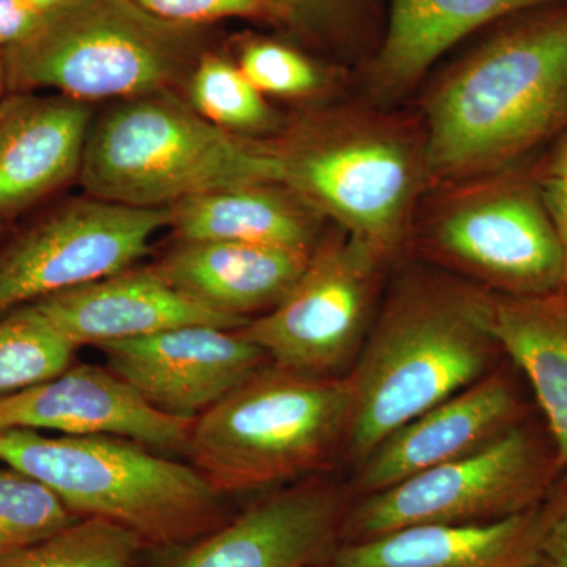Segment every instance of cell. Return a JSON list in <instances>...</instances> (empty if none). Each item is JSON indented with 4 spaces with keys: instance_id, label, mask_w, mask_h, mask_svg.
Listing matches in <instances>:
<instances>
[{
    "instance_id": "6da1fadb",
    "label": "cell",
    "mask_w": 567,
    "mask_h": 567,
    "mask_svg": "<svg viewBox=\"0 0 567 567\" xmlns=\"http://www.w3.org/2000/svg\"><path fill=\"white\" fill-rule=\"evenodd\" d=\"M429 188L518 166L567 130V0L499 21L447 66L420 112Z\"/></svg>"
},
{
    "instance_id": "7a4b0ae2",
    "label": "cell",
    "mask_w": 567,
    "mask_h": 567,
    "mask_svg": "<svg viewBox=\"0 0 567 567\" xmlns=\"http://www.w3.org/2000/svg\"><path fill=\"white\" fill-rule=\"evenodd\" d=\"M498 352L494 293L443 270L399 275L349 374V457L363 464L388 435L491 374Z\"/></svg>"
},
{
    "instance_id": "3957f363",
    "label": "cell",
    "mask_w": 567,
    "mask_h": 567,
    "mask_svg": "<svg viewBox=\"0 0 567 567\" xmlns=\"http://www.w3.org/2000/svg\"><path fill=\"white\" fill-rule=\"evenodd\" d=\"M282 183L390 264L429 189L420 114L361 100L316 107L270 140Z\"/></svg>"
},
{
    "instance_id": "277c9868",
    "label": "cell",
    "mask_w": 567,
    "mask_h": 567,
    "mask_svg": "<svg viewBox=\"0 0 567 567\" xmlns=\"http://www.w3.org/2000/svg\"><path fill=\"white\" fill-rule=\"evenodd\" d=\"M0 462L51 488L78 517L128 529L147 548L186 546L229 520L224 495L196 468L112 435L0 432Z\"/></svg>"
},
{
    "instance_id": "5b68a950",
    "label": "cell",
    "mask_w": 567,
    "mask_h": 567,
    "mask_svg": "<svg viewBox=\"0 0 567 567\" xmlns=\"http://www.w3.org/2000/svg\"><path fill=\"white\" fill-rule=\"evenodd\" d=\"M80 182L96 199L167 208L230 186L282 183V169L270 140L219 128L167 91L93 117Z\"/></svg>"
},
{
    "instance_id": "8992f818",
    "label": "cell",
    "mask_w": 567,
    "mask_h": 567,
    "mask_svg": "<svg viewBox=\"0 0 567 567\" xmlns=\"http://www.w3.org/2000/svg\"><path fill=\"white\" fill-rule=\"evenodd\" d=\"M353 412L349 375L264 365L194 421L186 454L227 494L317 472L346 446Z\"/></svg>"
},
{
    "instance_id": "52a82bcc",
    "label": "cell",
    "mask_w": 567,
    "mask_h": 567,
    "mask_svg": "<svg viewBox=\"0 0 567 567\" xmlns=\"http://www.w3.org/2000/svg\"><path fill=\"white\" fill-rule=\"evenodd\" d=\"M406 246L499 297L558 292L566 279L565 251L539 182L522 164L431 186Z\"/></svg>"
},
{
    "instance_id": "ba28073f",
    "label": "cell",
    "mask_w": 567,
    "mask_h": 567,
    "mask_svg": "<svg viewBox=\"0 0 567 567\" xmlns=\"http://www.w3.org/2000/svg\"><path fill=\"white\" fill-rule=\"evenodd\" d=\"M192 29L133 0H71L3 51L7 92L48 89L92 103L173 91L197 62Z\"/></svg>"
},
{
    "instance_id": "9c48e42d",
    "label": "cell",
    "mask_w": 567,
    "mask_h": 567,
    "mask_svg": "<svg viewBox=\"0 0 567 567\" xmlns=\"http://www.w3.org/2000/svg\"><path fill=\"white\" fill-rule=\"evenodd\" d=\"M561 468L524 423L487 446L361 496L349 506L339 543H358L415 525L487 524L546 505Z\"/></svg>"
},
{
    "instance_id": "30bf717a",
    "label": "cell",
    "mask_w": 567,
    "mask_h": 567,
    "mask_svg": "<svg viewBox=\"0 0 567 567\" xmlns=\"http://www.w3.org/2000/svg\"><path fill=\"white\" fill-rule=\"evenodd\" d=\"M385 265L333 226L281 303L235 331L279 368L339 375L363 346Z\"/></svg>"
},
{
    "instance_id": "8fae6325",
    "label": "cell",
    "mask_w": 567,
    "mask_h": 567,
    "mask_svg": "<svg viewBox=\"0 0 567 567\" xmlns=\"http://www.w3.org/2000/svg\"><path fill=\"white\" fill-rule=\"evenodd\" d=\"M169 223V207H128L87 194L59 205L0 248V319L136 267Z\"/></svg>"
},
{
    "instance_id": "7c38bea8",
    "label": "cell",
    "mask_w": 567,
    "mask_h": 567,
    "mask_svg": "<svg viewBox=\"0 0 567 567\" xmlns=\"http://www.w3.org/2000/svg\"><path fill=\"white\" fill-rule=\"evenodd\" d=\"M107 369L167 415L197 417L270 364L235 330L186 324L99 346Z\"/></svg>"
},
{
    "instance_id": "4fadbf2b",
    "label": "cell",
    "mask_w": 567,
    "mask_h": 567,
    "mask_svg": "<svg viewBox=\"0 0 567 567\" xmlns=\"http://www.w3.org/2000/svg\"><path fill=\"white\" fill-rule=\"evenodd\" d=\"M346 492L306 481L262 496L226 524L171 548L158 567H319L341 540Z\"/></svg>"
},
{
    "instance_id": "5bb4252c",
    "label": "cell",
    "mask_w": 567,
    "mask_h": 567,
    "mask_svg": "<svg viewBox=\"0 0 567 567\" xmlns=\"http://www.w3.org/2000/svg\"><path fill=\"white\" fill-rule=\"evenodd\" d=\"M194 421L159 412L121 377L93 364L70 365L47 382L0 398V432L122 436L171 453L186 454Z\"/></svg>"
},
{
    "instance_id": "9a60e30c",
    "label": "cell",
    "mask_w": 567,
    "mask_h": 567,
    "mask_svg": "<svg viewBox=\"0 0 567 567\" xmlns=\"http://www.w3.org/2000/svg\"><path fill=\"white\" fill-rule=\"evenodd\" d=\"M524 406L505 372H491L388 435L358 466L353 488L375 494L487 446L522 423Z\"/></svg>"
},
{
    "instance_id": "2e32d148",
    "label": "cell",
    "mask_w": 567,
    "mask_h": 567,
    "mask_svg": "<svg viewBox=\"0 0 567 567\" xmlns=\"http://www.w3.org/2000/svg\"><path fill=\"white\" fill-rule=\"evenodd\" d=\"M22 308L76 349L141 338L186 324L238 330L249 322L216 315L194 303L159 278L151 265L128 268Z\"/></svg>"
},
{
    "instance_id": "e0dca14e",
    "label": "cell",
    "mask_w": 567,
    "mask_h": 567,
    "mask_svg": "<svg viewBox=\"0 0 567 567\" xmlns=\"http://www.w3.org/2000/svg\"><path fill=\"white\" fill-rule=\"evenodd\" d=\"M91 103L52 93L0 99V224L80 177Z\"/></svg>"
},
{
    "instance_id": "ac0fdd59",
    "label": "cell",
    "mask_w": 567,
    "mask_h": 567,
    "mask_svg": "<svg viewBox=\"0 0 567 567\" xmlns=\"http://www.w3.org/2000/svg\"><path fill=\"white\" fill-rule=\"evenodd\" d=\"M309 256L235 241H177L151 267L194 303L248 322L281 303Z\"/></svg>"
},
{
    "instance_id": "d6986e66",
    "label": "cell",
    "mask_w": 567,
    "mask_h": 567,
    "mask_svg": "<svg viewBox=\"0 0 567 567\" xmlns=\"http://www.w3.org/2000/svg\"><path fill=\"white\" fill-rule=\"evenodd\" d=\"M551 2L559 0H393L385 37L365 71L368 102L393 106L470 33Z\"/></svg>"
},
{
    "instance_id": "ffe728a7",
    "label": "cell",
    "mask_w": 567,
    "mask_h": 567,
    "mask_svg": "<svg viewBox=\"0 0 567 567\" xmlns=\"http://www.w3.org/2000/svg\"><path fill=\"white\" fill-rule=\"evenodd\" d=\"M543 506L487 524L415 525L339 543L319 567H537Z\"/></svg>"
},
{
    "instance_id": "44dd1931",
    "label": "cell",
    "mask_w": 567,
    "mask_h": 567,
    "mask_svg": "<svg viewBox=\"0 0 567 567\" xmlns=\"http://www.w3.org/2000/svg\"><path fill=\"white\" fill-rule=\"evenodd\" d=\"M171 208L178 241H235L312 252L327 219L279 182L199 194Z\"/></svg>"
},
{
    "instance_id": "7402d4cb",
    "label": "cell",
    "mask_w": 567,
    "mask_h": 567,
    "mask_svg": "<svg viewBox=\"0 0 567 567\" xmlns=\"http://www.w3.org/2000/svg\"><path fill=\"white\" fill-rule=\"evenodd\" d=\"M494 331L503 352L527 375L567 486V297L494 295Z\"/></svg>"
},
{
    "instance_id": "603a6c76",
    "label": "cell",
    "mask_w": 567,
    "mask_h": 567,
    "mask_svg": "<svg viewBox=\"0 0 567 567\" xmlns=\"http://www.w3.org/2000/svg\"><path fill=\"white\" fill-rule=\"evenodd\" d=\"M186 102L213 125L254 137L279 130L274 107L257 91L237 63L219 55L197 59L186 80Z\"/></svg>"
},
{
    "instance_id": "cb8c5ba5",
    "label": "cell",
    "mask_w": 567,
    "mask_h": 567,
    "mask_svg": "<svg viewBox=\"0 0 567 567\" xmlns=\"http://www.w3.org/2000/svg\"><path fill=\"white\" fill-rule=\"evenodd\" d=\"M145 550L128 529L82 517L54 535L0 554V567H136Z\"/></svg>"
},
{
    "instance_id": "d4e9b609",
    "label": "cell",
    "mask_w": 567,
    "mask_h": 567,
    "mask_svg": "<svg viewBox=\"0 0 567 567\" xmlns=\"http://www.w3.org/2000/svg\"><path fill=\"white\" fill-rule=\"evenodd\" d=\"M76 347L25 308L0 319V398L47 382L73 363Z\"/></svg>"
},
{
    "instance_id": "484cf974",
    "label": "cell",
    "mask_w": 567,
    "mask_h": 567,
    "mask_svg": "<svg viewBox=\"0 0 567 567\" xmlns=\"http://www.w3.org/2000/svg\"><path fill=\"white\" fill-rule=\"evenodd\" d=\"M238 69L265 96L292 102H324L342 87V74L312 61L303 52L271 40L244 44Z\"/></svg>"
},
{
    "instance_id": "4316f807",
    "label": "cell",
    "mask_w": 567,
    "mask_h": 567,
    "mask_svg": "<svg viewBox=\"0 0 567 567\" xmlns=\"http://www.w3.org/2000/svg\"><path fill=\"white\" fill-rule=\"evenodd\" d=\"M50 487L20 470H0V554L29 546L80 520Z\"/></svg>"
},
{
    "instance_id": "83f0119b",
    "label": "cell",
    "mask_w": 567,
    "mask_h": 567,
    "mask_svg": "<svg viewBox=\"0 0 567 567\" xmlns=\"http://www.w3.org/2000/svg\"><path fill=\"white\" fill-rule=\"evenodd\" d=\"M159 20L194 28L204 22L246 18L271 24H301L311 18L305 0H133Z\"/></svg>"
},
{
    "instance_id": "f1b7e54d",
    "label": "cell",
    "mask_w": 567,
    "mask_h": 567,
    "mask_svg": "<svg viewBox=\"0 0 567 567\" xmlns=\"http://www.w3.org/2000/svg\"><path fill=\"white\" fill-rule=\"evenodd\" d=\"M537 567H567V486H559L543 506Z\"/></svg>"
},
{
    "instance_id": "f546056e",
    "label": "cell",
    "mask_w": 567,
    "mask_h": 567,
    "mask_svg": "<svg viewBox=\"0 0 567 567\" xmlns=\"http://www.w3.org/2000/svg\"><path fill=\"white\" fill-rule=\"evenodd\" d=\"M44 18L22 0H0V50H9L29 39L43 24Z\"/></svg>"
},
{
    "instance_id": "4dcf8cb0",
    "label": "cell",
    "mask_w": 567,
    "mask_h": 567,
    "mask_svg": "<svg viewBox=\"0 0 567 567\" xmlns=\"http://www.w3.org/2000/svg\"><path fill=\"white\" fill-rule=\"evenodd\" d=\"M537 182H539L548 215L557 230L559 244L565 251L567 267V185L555 181H539V178Z\"/></svg>"
},
{
    "instance_id": "1f68e13d",
    "label": "cell",
    "mask_w": 567,
    "mask_h": 567,
    "mask_svg": "<svg viewBox=\"0 0 567 567\" xmlns=\"http://www.w3.org/2000/svg\"><path fill=\"white\" fill-rule=\"evenodd\" d=\"M533 173L539 181H555L567 185V130L557 137L546 158L533 167Z\"/></svg>"
},
{
    "instance_id": "d6a6232c",
    "label": "cell",
    "mask_w": 567,
    "mask_h": 567,
    "mask_svg": "<svg viewBox=\"0 0 567 567\" xmlns=\"http://www.w3.org/2000/svg\"><path fill=\"white\" fill-rule=\"evenodd\" d=\"M365 0H305L309 14H344L360 9Z\"/></svg>"
},
{
    "instance_id": "836d02e7",
    "label": "cell",
    "mask_w": 567,
    "mask_h": 567,
    "mask_svg": "<svg viewBox=\"0 0 567 567\" xmlns=\"http://www.w3.org/2000/svg\"><path fill=\"white\" fill-rule=\"evenodd\" d=\"M22 2L28 3L29 7L44 14V17H50V14L55 13V11L62 10L63 7L69 6L71 0H22Z\"/></svg>"
},
{
    "instance_id": "e575fe53",
    "label": "cell",
    "mask_w": 567,
    "mask_h": 567,
    "mask_svg": "<svg viewBox=\"0 0 567 567\" xmlns=\"http://www.w3.org/2000/svg\"><path fill=\"white\" fill-rule=\"evenodd\" d=\"M7 93V71L6 61H3V51L0 50V99Z\"/></svg>"
},
{
    "instance_id": "d590c367",
    "label": "cell",
    "mask_w": 567,
    "mask_h": 567,
    "mask_svg": "<svg viewBox=\"0 0 567 567\" xmlns=\"http://www.w3.org/2000/svg\"><path fill=\"white\" fill-rule=\"evenodd\" d=\"M563 292L566 293V297H567V271H566V279H565V284H563Z\"/></svg>"
},
{
    "instance_id": "8d00e7d4",
    "label": "cell",
    "mask_w": 567,
    "mask_h": 567,
    "mask_svg": "<svg viewBox=\"0 0 567 567\" xmlns=\"http://www.w3.org/2000/svg\"><path fill=\"white\" fill-rule=\"evenodd\" d=\"M3 224H0V233H2Z\"/></svg>"
}]
</instances>
